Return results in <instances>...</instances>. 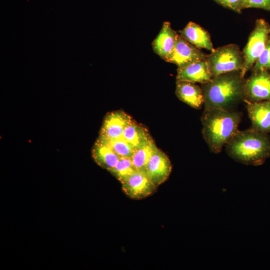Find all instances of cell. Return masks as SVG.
Listing matches in <instances>:
<instances>
[{
    "instance_id": "cell-20",
    "label": "cell",
    "mask_w": 270,
    "mask_h": 270,
    "mask_svg": "<svg viewBox=\"0 0 270 270\" xmlns=\"http://www.w3.org/2000/svg\"><path fill=\"white\" fill-rule=\"evenodd\" d=\"M99 138L107 144L120 157L130 158L136 149L123 138L112 140Z\"/></svg>"
},
{
    "instance_id": "cell-15",
    "label": "cell",
    "mask_w": 270,
    "mask_h": 270,
    "mask_svg": "<svg viewBox=\"0 0 270 270\" xmlns=\"http://www.w3.org/2000/svg\"><path fill=\"white\" fill-rule=\"evenodd\" d=\"M178 32L186 40L200 49L205 48L211 52L215 50L208 32L195 22H190Z\"/></svg>"
},
{
    "instance_id": "cell-5",
    "label": "cell",
    "mask_w": 270,
    "mask_h": 270,
    "mask_svg": "<svg viewBox=\"0 0 270 270\" xmlns=\"http://www.w3.org/2000/svg\"><path fill=\"white\" fill-rule=\"evenodd\" d=\"M270 35V24L263 18L258 19L242 52L244 62L241 74L243 78H244L246 73L252 68L264 50Z\"/></svg>"
},
{
    "instance_id": "cell-10",
    "label": "cell",
    "mask_w": 270,
    "mask_h": 270,
    "mask_svg": "<svg viewBox=\"0 0 270 270\" xmlns=\"http://www.w3.org/2000/svg\"><path fill=\"white\" fill-rule=\"evenodd\" d=\"M132 120L124 111L118 110L110 113L104 120L100 138L106 140L122 138L126 127Z\"/></svg>"
},
{
    "instance_id": "cell-23",
    "label": "cell",
    "mask_w": 270,
    "mask_h": 270,
    "mask_svg": "<svg viewBox=\"0 0 270 270\" xmlns=\"http://www.w3.org/2000/svg\"><path fill=\"white\" fill-rule=\"evenodd\" d=\"M257 8L270 11V0H244L243 8Z\"/></svg>"
},
{
    "instance_id": "cell-17",
    "label": "cell",
    "mask_w": 270,
    "mask_h": 270,
    "mask_svg": "<svg viewBox=\"0 0 270 270\" xmlns=\"http://www.w3.org/2000/svg\"><path fill=\"white\" fill-rule=\"evenodd\" d=\"M122 138L135 148L152 139L148 130L133 120L126 127Z\"/></svg>"
},
{
    "instance_id": "cell-6",
    "label": "cell",
    "mask_w": 270,
    "mask_h": 270,
    "mask_svg": "<svg viewBox=\"0 0 270 270\" xmlns=\"http://www.w3.org/2000/svg\"><path fill=\"white\" fill-rule=\"evenodd\" d=\"M244 93V100L250 102L270 100V72L268 70L253 71L245 80Z\"/></svg>"
},
{
    "instance_id": "cell-2",
    "label": "cell",
    "mask_w": 270,
    "mask_h": 270,
    "mask_svg": "<svg viewBox=\"0 0 270 270\" xmlns=\"http://www.w3.org/2000/svg\"><path fill=\"white\" fill-rule=\"evenodd\" d=\"M242 114L232 110L205 108L201 120L202 134L210 150L221 152L238 131Z\"/></svg>"
},
{
    "instance_id": "cell-19",
    "label": "cell",
    "mask_w": 270,
    "mask_h": 270,
    "mask_svg": "<svg viewBox=\"0 0 270 270\" xmlns=\"http://www.w3.org/2000/svg\"><path fill=\"white\" fill-rule=\"evenodd\" d=\"M108 171L121 182L136 170L130 158L120 157L116 166Z\"/></svg>"
},
{
    "instance_id": "cell-11",
    "label": "cell",
    "mask_w": 270,
    "mask_h": 270,
    "mask_svg": "<svg viewBox=\"0 0 270 270\" xmlns=\"http://www.w3.org/2000/svg\"><path fill=\"white\" fill-rule=\"evenodd\" d=\"M248 117L252 128L264 133L270 132V100L250 102L246 100Z\"/></svg>"
},
{
    "instance_id": "cell-9",
    "label": "cell",
    "mask_w": 270,
    "mask_h": 270,
    "mask_svg": "<svg viewBox=\"0 0 270 270\" xmlns=\"http://www.w3.org/2000/svg\"><path fill=\"white\" fill-rule=\"evenodd\" d=\"M172 171V164L167 155L158 148L151 156L145 170V173L158 186L168 178Z\"/></svg>"
},
{
    "instance_id": "cell-7",
    "label": "cell",
    "mask_w": 270,
    "mask_h": 270,
    "mask_svg": "<svg viewBox=\"0 0 270 270\" xmlns=\"http://www.w3.org/2000/svg\"><path fill=\"white\" fill-rule=\"evenodd\" d=\"M207 54L178 34L172 52L166 62L182 68L198 61L204 60Z\"/></svg>"
},
{
    "instance_id": "cell-22",
    "label": "cell",
    "mask_w": 270,
    "mask_h": 270,
    "mask_svg": "<svg viewBox=\"0 0 270 270\" xmlns=\"http://www.w3.org/2000/svg\"><path fill=\"white\" fill-rule=\"evenodd\" d=\"M218 4L226 8L232 10L238 14L244 10V0H213Z\"/></svg>"
},
{
    "instance_id": "cell-4",
    "label": "cell",
    "mask_w": 270,
    "mask_h": 270,
    "mask_svg": "<svg viewBox=\"0 0 270 270\" xmlns=\"http://www.w3.org/2000/svg\"><path fill=\"white\" fill-rule=\"evenodd\" d=\"M208 61L213 77L222 74L242 70L244 56L239 46L230 44L220 47L207 54Z\"/></svg>"
},
{
    "instance_id": "cell-18",
    "label": "cell",
    "mask_w": 270,
    "mask_h": 270,
    "mask_svg": "<svg viewBox=\"0 0 270 270\" xmlns=\"http://www.w3.org/2000/svg\"><path fill=\"white\" fill-rule=\"evenodd\" d=\"M158 148L152 138L135 149L130 159L136 171L145 172L146 166L151 156Z\"/></svg>"
},
{
    "instance_id": "cell-13",
    "label": "cell",
    "mask_w": 270,
    "mask_h": 270,
    "mask_svg": "<svg viewBox=\"0 0 270 270\" xmlns=\"http://www.w3.org/2000/svg\"><path fill=\"white\" fill-rule=\"evenodd\" d=\"M213 76L206 58L182 68H177L176 81H188L203 84L210 82Z\"/></svg>"
},
{
    "instance_id": "cell-1",
    "label": "cell",
    "mask_w": 270,
    "mask_h": 270,
    "mask_svg": "<svg viewBox=\"0 0 270 270\" xmlns=\"http://www.w3.org/2000/svg\"><path fill=\"white\" fill-rule=\"evenodd\" d=\"M244 82L241 70H237L222 74L202 84L204 108L232 110L245 99Z\"/></svg>"
},
{
    "instance_id": "cell-16",
    "label": "cell",
    "mask_w": 270,
    "mask_h": 270,
    "mask_svg": "<svg viewBox=\"0 0 270 270\" xmlns=\"http://www.w3.org/2000/svg\"><path fill=\"white\" fill-rule=\"evenodd\" d=\"M92 156L99 166L108 170L116 166L120 158L107 144L100 138L93 148Z\"/></svg>"
},
{
    "instance_id": "cell-3",
    "label": "cell",
    "mask_w": 270,
    "mask_h": 270,
    "mask_svg": "<svg viewBox=\"0 0 270 270\" xmlns=\"http://www.w3.org/2000/svg\"><path fill=\"white\" fill-rule=\"evenodd\" d=\"M228 155L247 165L258 166L270 157V138L253 128L238 130L226 146Z\"/></svg>"
},
{
    "instance_id": "cell-12",
    "label": "cell",
    "mask_w": 270,
    "mask_h": 270,
    "mask_svg": "<svg viewBox=\"0 0 270 270\" xmlns=\"http://www.w3.org/2000/svg\"><path fill=\"white\" fill-rule=\"evenodd\" d=\"M178 34L169 22H164L152 44L154 52L166 62L174 48Z\"/></svg>"
},
{
    "instance_id": "cell-8",
    "label": "cell",
    "mask_w": 270,
    "mask_h": 270,
    "mask_svg": "<svg viewBox=\"0 0 270 270\" xmlns=\"http://www.w3.org/2000/svg\"><path fill=\"white\" fill-rule=\"evenodd\" d=\"M120 183L126 194L136 200L151 195L158 188L145 172L138 171L135 172Z\"/></svg>"
},
{
    "instance_id": "cell-21",
    "label": "cell",
    "mask_w": 270,
    "mask_h": 270,
    "mask_svg": "<svg viewBox=\"0 0 270 270\" xmlns=\"http://www.w3.org/2000/svg\"><path fill=\"white\" fill-rule=\"evenodd\" d=\"M253 71L270 70V35L266 46L252 67Z\"/></svg>"
},
{
    "instance_id": "cell-14",
    "label": "cell",
    "mask_w": 270,
    "mask_h": 270,
    "mask_svg": "<svg viewBox=\"0 0 270 270\" xmlns=\"http://www.w3.org/2000/svg\"><path fill=\"white\" fill-rule=\"evenodd\" d=\"M176 94L180 100L194 108L200 109L204 105L202 89L196 83L176 81Z\"/></svg>"
}]
</instances>
